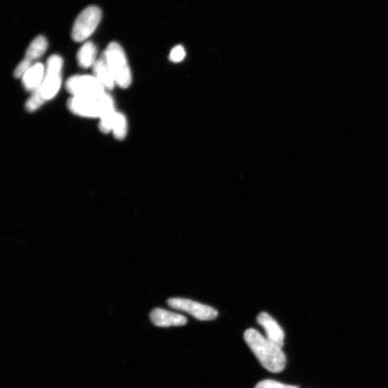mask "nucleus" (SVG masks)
Listing matches in <instances>:
<instances>
[{
  "mask_svg": "<svg viewBox=\"0 0 388 388\" xmlns=\"http://www.w3.org/2000/svg\"><path fill=\"white\" fill-rule=\"evenodd\" d=\"M244 340L261 365L273 374L284 371L287 357L282 348L254 329L246 330Z\"/></svg>",
  "mask_w": 388,
  "mask_h": 388,
  "instance_id": "1",
  "label": "nucleus"
},
{
  "mask_svg": "<svg viewBox=\"0 0 388 388\" xmlns=\"http://www.w3.org/2000/svg\"><path fill=\"white\" fill-rule=\"evenodd\" d=\"M63 59L59 55H52L46 64V75L41 85L32 93L26 104L28 112L39 110L48 101L54 99L59 93L62 84L61 72Z\"/></svg>",
  "mask_w": 388,
  "mask_h": 388,
  "instance_id": "2",
  "label": "nucleus"
},
{
  "mask_svg": "<svg viewBox=\"0 0 388 388\" xmlns=\"http://www.w3.org/2000/svg\"><path fill=\"white\" fill-rule=\"evenodd\" d=\"M73 114L88 118H101L104 114L115 110L113 97L106 93L101 95L72 97L67 103Z\"/></svg>",
  "mask_w": 388,
  "mask_h": 388,
  "instance_id": "3",
  "label": "nucleus"
},
{
  "mask_svg": "<svg viewBox=\"0 0 388 388\" xmlns=\"http://www.w3.org/2000/svg\"><path fill=\"white\" fill-rule=\"evenodd\" d=\"M115 78L116 85L126 89L132 83V73L124 50L116 42L110 43L103 52Z\"/></svg>",
  "mask_w": 388,
  "mask_h": 388,
  "instance_id": "4",
  "label": "nucleus"
},
{
  "mask_svg": "<svg viewBox=\"0 0 388 388\" xmlns=\"http://www.w3.org/2000/svg\"><path fill=\"white\" fill-rule=\"evenodd\" d=\"M101 11L97 6L86 8L77 17L72 38L76 42H83L94 33L101 19Z\"/></svg>",
  "mask_w": 388,
  "mask_h": 388,
  "instance_id": "5",
  "label": "nucleus"
},
{
  "mask_svg": "<svg viewBox=\"0 0 388 388\" xmlns=\"http://www.w3.org/2000/svg\"><path fill=\"white\" fill-rule=\"evenodd\" d=\"M66 89L72 97L97 96L106 93L105 88L93 75H76L66 82Z\"/></svg>",
  "mask_w": 388,
  "mask_h": 388,
  "instance_id": "6",
  "label": "nucleus"
},
{
  "mask_svg": "<svg viewBox=\"0 0 388 388\" xmlns=\"http://www.w3.org/2000/svg\"><path fill=\"white\" fill-rule=\"evenodd\" d=\"M167 304L171 308L188 313L200 321L214 320L218 316L215 309L189 299L173 298L168 300Z\"/></svg>",
  "mask_w": 388,
  "mask_h": 388,
  "instance_id": "7",
  "label": "nucleus"
},
{
  "mask_svg": "<svg viewBox=\"0 0 388 388\" xmlns=\"http://www.w3.org/2000/svg\"><path fill=\"white\" fill-rule=\"evenodd\" d=\"M48 41L43 35H39V37L35 38L28 48L25 58L16 67L14 76L16 78H21L26 70L35 64H34V61L39 60L43 56L48 48Z\"/></svg>",
  "mask_w": 388,
  "mask_h": 388,
  "instance_id": "8",
  "label": "nucleus"
},
{
  "mask_svg": "<svg viewBox=\"0 0 388 388\" xmlns=\"http://www.w3.org/2000/svg\"><path fill=\"white\" fill-rule=\"evenodd\" d=\"M257 322L264 329L267 339L277 345L284 347V331L271 316L266 312L260 313L257 317Z\"/></svg>",
  "mask_w": 388,
  "mask_h": 388,
  "instance_id": "9",
  "label": "nucleus"
},
{
  "mask_svg": "<svg viewBox=\"0 0 388 388\" xmlns=\"http://www.w3.org/2000/svg\"><path fill=\"white\" fill-rule=\"evenodd\" d=\"M150 319L158 327H180L187 323L186 316L160 308L154 309L151 312Z\"/></svg>",
  "mask_w": 388,
  "mask_h": 388,
  "instance_id": "10",
  "label": "nucleus"
},
{
  "mask_svg": "<svg viewBox=\"0 0 388 388\" xmlns=\"http://www.w3.org/2000/svg\"><path fill=\"white\" fill-rule=\"evenodd\" d=\"M46 75V66L40 62L35 63L21 77L24 89L33 93L41 85Z\"/></svg>",
  "mask_w": 388,
  "mask_h": 388,
  "instance_id": "11",
  "label": "nucleus"
},
{
  "mask_svg": "<svg viewBox=\"0 0 388 388\" xmlns=\"http://www.w3.org/2000/svg\"><path fill=\"white\" fill-rule=\"evenodd\" d=\"M94 76L105 88L106 90H113L116 82L111 70L102 55L93 66Z\"/></svg>",
  "mask_w": 388,
  "mask_h": 388,
  "instance_id": "12",
  "label": "nucleus"
},
{
  "mask_svg": "<svg viewBox=\"0 0 388 388\" xmlns=\"http://www.w3.org/2000/svg\"><path fill=\"white\" fill-rule=\"evenodd\" d=\"M97 59V49L93 42L87 41L79 48L77 61L80 67L84 68L93 67Z\"/></svg>",
  "mask_w": 388,
  "mask_h": 388,
  "instance_id": "13",
  "label": "nucleus"
},
{
  "mask_svg": "<svg viewBox=\"0 0 388 388\" xmlns=\"http://www.w3.org/2000/svg\"><path fill=\"white\" fill-rule=\"evenodd\" d=\"M115 137L118 140L124 139L128 134V121L124 115L116 113L113 130Z\"/></svg>",
  "mask_w": 388,
  "mask_h": 388,
  "instance_id": "14",
  "label": "nucleus"
},
{
  "mask_svg": "<svg viewBox=\"0 0 388 388\" xmlns=\"http://www.w3.org/2000/svg\"><path fill=\"white\" fill-rule=\"evenodd\" d=\"M116 113L115 110H111L100 118L99 128L101 132L106 134L112 132Z\"/></svg>",
  "mask_w": 388,
  "mask_h": 388,
  "instance_id": "15",
  "label": "nucleus"
},
{
  "mask_svg": "<svg viewBox=\"0 0 388 388\" xmlns=\"http://www.w3.org/2000/svg\"><path fill=\"white\" fill-rule=\"evenodd\" d=\"M254 388H299L298 386L287 385L273 380L259 382Z\"/></svg>",
  "mask_w": 388,
  "mask_h": 388,
  "instance_id": "16",
  "label": "nucleus"
},
{
  "mask_svg": "<svg viewBox=\"0 0 388 388\" xmlns=\"http://www.w3.org/2000/svg\"><path fill=\"white\" fill-rule=\"evenodd\" d=\"M186 50L184 48L178 45L175 46L171 51L169 59L174 63H179L182 61L186 57Z\"/></svg>",
  "mask_w": 388,
  "mask_h": 388,
  "instance_id": "17",
  "label": "nucleus"
}]
</instances>
